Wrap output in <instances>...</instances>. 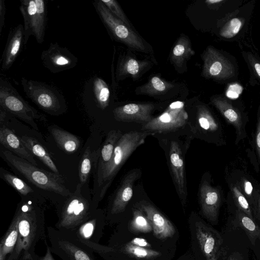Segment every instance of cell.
I'll use <instances>...</instances> for the list:
<instances>
[{"instance_id": "6da1fadb", "label": "cell", "mask_w": 260, "mask_h": 260, "mask_svg": "<svg viewBox=\"0 0 260 260\" xmlns=\"http://www.w3.org/2000/svg\"><path fill=\"white\" fill-rule=\"evenodd\" d=\"M178 238L162 240L153 233H132L122 222L118 223L108 245L88 246L104 260H173Z\"/></svg>"}, {"instance_id": "7a4b0ae2", "label": "cell", "mask_w": 260, "mask_h": 260, "mask_svg": "<svg viewBox=\"0 0 260 260\" xmlns=\"http://www.w3.org/2000/svg\"><path fill=\"white\" fill-rule=\"evenodd\" d=\"M41 205L28 197L18 204L15 212L18 217L17 241L7 260L37 258L35 246L41 240H46L44 210Z\"/></svg>"}, {"instance_id": "3957f363", "label": "cell", "mask_w": 260, "mask_h": 260, "mask_svg": "<svg viewBox=\"0 0 260 260\" xmlns=\"http://www.w3.org/2000/svg\"><path fill=\"white\" fill-rule=\"evenodd\" d=\"M152 134L153 133L147 131H131L121 136L116 144L111 159L97 173L98 185L101 187L99 201L104 196L125 161L139 146L145 143L147 137Z\"/></svg>"}, {"instance_id": "277c9868", "label": "cell", "mask_w": 260, "mask_h": 260, "mask_svg": "<svg viewBox=\"0 0 260 260\" xmlns=\"http://www.w3.org/2000/svg\"><path fill=\"white\" fill-rule=\"evenodd\" d=\"M190 235L189 252L196 260H218L223 240L220 233L198 216L192 215L188 220Z\"/></svg>"}, {"instance_id": "5b68a950", "label": "cell", "mask_w": 260, "mask_h": 260, "mask_svg": "<svg viewBox=\"0 0 260 260\" xmlns=\"http://www.w3.org/2000/svg\"><path fill=\"white\" fill-rule=\"evenodd\" d=\"M79 183L73 193L68 197L58 210L56 229L74 231L94 212L96 206L89 195L84 193V185Z\"/></svg>"}, {"instance_id": "8992f818", "label": "cell", "mask_w": 260, "mask_h": 260, "mask_svg": "<svg viewBox=\"0 0 260 260\" xmlns=\"http://www.w3.org/2000/svg\"><path fill=\"white\" fill-rule=\"evenodd\" d=\"M3 154L10 166L39 188L54 192L64 197L72 194L60 174L39 168L9 150L4 151Z\"/></svg>"}, {"instance_id": "52a82bcc", "label": "cell", "mask_w": 260, "mask_h": 260, "mask_svg": "<svg viewBox=\"0 0 260 260\" xmlns=\"http://www.w3.org/2000/svg\"><path fill=\"white\" fill-rule=\"evenodd\" d=\"M21 84L27 98L45 112L59 115L66 111L64 97L56 88L24 77L21 78Z\"/></svg>"}, {"instance_id": "ba28073f", "label": "cell", "mask_w": 260, "mask_h": 260, "mask_svg": "<svg viewBox=\"0 0 260 260\" xmlns=\"http://www.w3.org/2000/svg\"><path fill=\"white\" fill-rule=\"evenodd\" d=\"M0 107L39 131L36 120L45 121V115L30 106L6 79H0Z\"/></svg>"}, {"instance_id": "9c48e42d", "label": "cell", "mask_w": 260, "mask_h": 260, "mask_svg": "<svg viewBox=\"0 0 260 260\" xmlns=\"http://www.w3.org/2000/svg\"><path fill=\"white\" fill-rule=\"evenodd\" d=\"M50 250L62 260H95L93 250L70 231L47 228Z\"/></svg>"}, {"instance_id": "30bf717a", "label": "cell", "mask_w": 260, "mask_h": 260, "mask_svg": "<svg viewBox=\"0 0 260 260\" xmlns=\"http://www.w3.org/2000/svg\"><path fill=\"white\" fill-rule=\"evenodd\" d=\"M93 5L102 22L116 41L135 50L148 51L141 37L132 27L113 15L101 0L94 1Z\"/></svg>"}, {"instance_id": "8fae6325", "label": "cell", "mask_w": 260, "mask_h": 260, "mask_svg": "<svg viewBox=\"0 0 260 260\" xmlns=\"http://www.w3.org/2000/svg\"><path fill=\"white\" fill-rule=\"evenodd\" d=\"M19 7L23 19L24 45L30 36L42 44L45 35L47 23V2L44 0H20Z\"/></svg>"}, {"instance_id": "7c38bea8", "label": "cell", "mask_w": 260, "mask_h": 260, "mask_svg": "<svg viewBox=\"0 0 260 260\" xmlns=\"http://www.w3.org/2000/svg\"><path fill=\"white\" fill-rule=\"evenodd\" d=\"M188 118L184 103L176 101L171 103L162 114L144 124L142 130L152 133L173 131L184 125Z\"/></svg>"}, {"instance_id": "4fadbf2b", "label": "cell", "mask_w": 260, "mask_h": 260, "mask_svg": "<svg viewBox=\"0 0 260 260\" xmlns=\"http://www.w3.org/2000/svg\"><path fill=\"white\" fill-rule=\"evenodd\" d=\"M41 59L43 66L54 74L71 69L78 62L76 56L57 42L51 43L49 47L42 51Z\"/></svg>"}, {"instance_id": "5bb4252c", "label": "cell", "mask_w": 260, "mask_h": 260, "mask_svg": "<svg viewBox=\"0 0 260 260\" xmlns=\"http://www.w3.org/2000/svg\"><path fill=\"white\" fill-rule=\"evenodd\" d=\"M202 57L204 62L202 75L205 78L225 79L234 75L232 64L213 47H207Z\"/></svg>"}, {"instance_id": "9a60e30c", "label": "cell", "mask_w": 260, "mask_h": 260, "mask_svg": "<svg viewBox=\"0 0 260 260\" xmlns=\"http://www.w3.org/2000/svg\"><path fill=\"white\" fill-rule=\"evenodd\" d=\"M145 213L149 220L154 235L159 239L166 240L179 238V233L174 224L155 207L146 201L136 204Z\"/></svg>"}, {"instance_id": "2e32d148", "label": "cell", "mask_w": 260, "mask_h": 260, "mask_svg": "<svg viewBox=\"0 0 260 260\" xmlns=\"http://www.w3.org/2000/svg\"><path fill=\"white\" fill-rule=\"evenodd\" d=\"M140 173L137 170L130 171L123 178L113 200L107 216L110 223H117L118 216L123 213L133 194V185L139 177Z\"/></svg>"}, {"instance_id": "e0dca14e", "label": "cell", "mask_w": 260, "mask_h": 260, "mask_svg": "<svg viewBox=\"0 0 260 260\" xmlns=\"http://www.w3.org/2000/svg\"><path fill=\"white\" fill-rule=\"evenodd\" d=\"M199 201L202 215L210 223L216 224L221 203L219 189L203 181L199 188Z\"/></svg>"}, {"instance_id": "ac0fdd59", "label": "cell", "mask_w": 260, "mask_h": 260, "mask_svg": "<svg viewBox=\"0 0 260 260\" xmlns=\"http://www.w3.org/2000/svg\"><path fill=\"white\" fill-rule=\"evenodd\" d=\"M169 158L172 178L184 207L186 197L185 167L181 148L176 141L171 142Z\"/></svg>"}, {"instance_id": "d6986e66", "label": "cell", "mask_w": 260, "mask_h": 260, "mask_svg": "<svg viewBox=\"0 0 260 260\" xmlns=\"http://www.w3.org/2000/svg\"><path fill=\"white\" fill-rule=\"evenodd\" d=\"M105 223L104 215L96 210L87 221L71 232L87 246L99 244Z\"/></svg>"}, {"instance_id": "ffe728a7", "label": "cell", "mask_w": 260, "mask_h": 260, "mask_svg": "<svg viewBox=\"0 0 260 260\" xmlns=\"http://www.w3.org/2000/svg\"><path fill=\"white\" fill-rule=\"evenodd\" d=\"M154 109V105L151 103H129L115 108L113 112L117 121L144 124L152 118L151 114Z\"/></svg>"}, {"instance_id": "44dd1931", "label": "cell", "mask_w": 260, "mask_h": 260, "mask_svg": "<svg viewBox=\"0 0 260 260\" xmlns=\"http://www.w3.org/2000/svg\"><path fill=\"white\" fill-rule=\"evenodd\" d=\"M152 66L149 60H139L126 54L119 57L116 70L117 81L130 77L134 80L139 79Z\"/></svg>"}, {"instance_id": "7402d4cb", "label": "cell", "mask_w": 260, "mask_h": 260, "mask_svg": "<svg viewBox=\"0 0 260 260\" xmlns=\"http://www.w3.org/2000/svg\"><path fill=\"white\" fill-rule=\"evenodd\" d=\"M23 43V25L19 24L12 28L8 36L1 58L2 70H8L12 67L21 51Z\"/></svg>"}, {"instance_id": "603a6c76", "label": "cell", "mask_w": 260, "mask_h": 260, "mask_svg": "<svg viewBox=\"0 0 260 260\" xmlns=\"http://www.w3.org/2000/svg\"><path fill=\"white\" fill-rule=\"evenodd\" d=\"M211 101L227 122L235 128L237 136V140L239 141L244 138L246 134L241 113L226 100L221 98L213 97Z\"/></svg>"}, {"instance_id": "cb8c5ba5", "label": "cell", "mask_w": 260, "mask_h": 260, "mask_svg": "<svg viewBox=\"0 0 260 260\" xmlns=\"http://www.w3.org/2000/svg\"><path fill=\"white\" fill-rule=\"evenodd\" d=\"M0 142L9 151L37 166L38 164L34 155L24 145L20 138L3 125L0 128Z\"/></svg>"}, {"instance_id": "d4e9b609", "label": "cell", "mask_w": 260, "mask_h": 260, "mask_svg": "<svg viewBox=\"0 0 260 260\" xmlns=\"http://www.w3.org/2000/svg\"><path fill=\"white\" fill-rule=\"evenodd\" d=\"M194 54L189 38L182 34L174 46L170 59L176 69H181Z\"/></svg>"}, {"instance_id": "484cf974", "label": "cell", "mask_w": 260, "mask_h": 260, "mask_svg": "<svg viewBox=\"0 0 260 260\" xmlns=\"http://www.w3.org/2000/svg\"><path fill=\"white\" fill-rule=\"evenodd\" d=\"M123 222L131 232L136 234L153 233L152 225L143 211L136 205L132 208L131 216Z\"/></svg>"}, {"instance_id": "4316f807", "label": "cell", "mask_w": 260, "mask_h": 260, "mask_svg": "<svg viewBox=\"0 0 260 260\" xmlns=\"http://www.w3.org/2000/svg\"><path fill=\"white\" fill-rule=\"evenodd\" d=\"M48 129L58 146L67 153H74L79 147L80 141L75 135L58 126L53 125Z\"/></svg>"}, {"instance_id": "83f0119b", "label": "cell", "mask_w": 260, "mask_h": 260, "mask_svg": "<svg viewBox=\"0 0 260 260\" xmlns=\"http://www.w3.org/2000/svg\"><path fill=\"white\" fill-rule=\"evenodd\" d=\"M20 138L24 145L33 155L37 157L53 172L60 174L50 155L37 140L26 136H23Z\"/></svg>"}, {"instance_id": "f1b7e54d", "label": "cell", "mask_w": 260, "mask_h": 260, "mask_svg": "<svg viewBox=\"0 0 260 260\" xmlns=\"http://www.w3.org/2000/svg\"><path fill=\"white\" fill-rule=\"evenodd\" d=\"M18 217L15 213L12 222L0 243V260H7L6 258L8 254L10 255L13 252L18 238Z\"/></svg>"}, {"instance_id": "f546056e", "label": "cell", "mask_w": 260, "mask_h": 260, "mask_svg": "<svg viewBox=\"0 0 260 260\" xmlns=\"http://www.w3.org/2000/svg\"><path fill=\"white\" fill-rule=\"evenodd\" d=\"M122 135V133L119 130H112L108 133L103 145L99 152L97 173L111 159L116 144Z\"/></svg>"}, {"instance_id": "4dcf8cb0", "label": "cell", "mask_w": 260, "mask_h": 260, "mask_svg": "<svg viewBox=\"0 0 260 260\" xmlns=\"http://www.w3.org/2000/svg\"><path fill=\"white\" fill-rule=\"evenodd\" d=\"M174 85L158 76L151 77L147 83L138 87L136 94L156 95L164 94L174 87Z\"/></svg>"}, {"instance_id": "1f68e13d", "label": "cell", "mask_w": 260, "mask_h": 260, "mask_svg": "<svg viewBox=\"0 0 260 260\" xmlns=\"http://www.w3.org/2000/svg\"><path fill=\"white\" fill-rule=\"evenodd\" d=\"M235 221L236 223L245 231L252 245H254L257 239L260 240V227L253 218L237 209Z\"/></svg>"}, {"instance_id": "d6a6232c", "label": "cell", "mask_w": 260, "mask_h": 260, "mask_svg": "<svg viewBox=\"0 0 260 260\" xmlns=\"http://www.w3.org/2000/svg\"><path fill=\"white\" fill-rule=\"evenodd\" d=\"M197 120L200 126L205 131L210 133H221V128L218 121L209 109L203 105L197 107Z\"/></svg>"}, {"instance_id": "836d02e7", "label": "cell", "mask_w": 260, "mask_h": 260, "mask_svg": "<svg viewBox=\"0 0 260 260\" xmlns=\"http://www.w3.org/2000/svg\"><path fill=\"white\" fill-rule=\"evenodd\" d=\"M93 91L97 106L105 110L110 101V92L108 84L103 79L96 77L93 81Z\"/></svg>"}, {"instance_id": "e575fe53", "label": "cell", "mask_w": 260, "mask_h": 260, "mask_svg": "<svg viewBox=\"0 0 260 260\" xmlns=\"http://www.w3.org/2000/svg\"><path fill=\"white\" fill-rule=\"evenodd\" d=\"M1 178L23 196L34 192L32 188L20 178L1 168Z\"/></svg>"}, {"instance_id": "d590c367", "label": "cell", "mask_w": 260, "mask_h": 260, "mask_svg": "<svg viewBox=\"0 0 260 260\" xmlns=\"http://www.w3.org/2000/svg\"><path fill=\"white\" fill-rule=\"evenodd\" d=\"M88 146L85 150L81 158L79 166V178L80 182L85 184L91 173L92 165L93 163V158L95 155Z\"/></svg>"}, {"instance_id": "8d00e7d4", "label": "cell", "mask_w": 260, "mask_h": 260, "mask_svg": "<svg viewBox=\"0 0 260 260\" xmlns=\"http://www.w3.org/2000/svg\"><path fill=\"white\" fill-rule=\"evenodd\" d=\"M231 190L238 209L253 219L249 202L241 192L238 185L232 184Z\"/></svg>"}, {"instance_id": "74e56055", "label": "cell", "mask_w": 260, "mask_h": 260, "mask_svg": "<svg viewBox=\"0 0 260 260\" xmlns=\"http://www.w3.org/2000/svg\"><path fill=\"white\" fill-rule=\"evenodd\" d=\"M242 21L238 18H234L228 22L220 32V35L225 38H231L236 36L241 29Z\"/></svg>"}, {"instance_id": "f35d334b", "label": "cell", "mask_w": 260, "mask_h": 260, "mask_svg": "<svg viewBox=\"0 0 260 260\" xmlns=\"http://www.w3.org/2000/svg\"><path fill=\"white\" fill-rule=\"evenodd\" d=\"M109 11L129 26L130 22L118 2L115 0H101Z\"/></svg>"}, {"instance_id": "ab89813d", "label": "cell", "mask_w": 260, "mask_h": 260, "mask_svg": "<svg viewBox=\"0 0 260 260\" xmlns=\"http://www.w3.org/2000/svg\"><path fill=\"white\" fill-rule=\"evenodd\" d=\"M239 187L246 199H248V201L253 206L256 198L253 195V188L252 183L246 178H242Z\"/></svg>"}, {"instance_id": "60d3db41", "label": "cell", "mask_w": 260, "mask_h": 260, "mask_svg": "<svg viewBox=\"0 0 260 260\" xmlns=\"http://www.w3.org/2000/svg\"><path fill=\"white\" fill-rule=\"evenodd\" d=\"M243 90V88L237 83L232 84L229 85L226 92V95L231 99H236L239 98Z\"/></svg>"}, {"instance_id": "b9f144b4", "label": "cell", "mask_w": 260, "mask_h": 260, "mask_svg": "<svg viewBox=\"0 0 260 260\" xmlns=\"http://www.w3.org/2000/svg\"><path fill=\"white\" fill-rule=\"evenodd\" d=\"M6 5L4 0H0V35L5 25Z\"/></svg>"}, {"instance_id": "7bdbcfd3", "label": "cell", "mask_w": 260, "mask_h": 260, "mask_svg": "<svg viewBox=\"0 0 260 260\" xmlns=\"http://www.w3.org/2000/svg\"><path fill=\"white\" fill-rule=\"evenodd\" d=\"M255 146L260 159V114L258 116L255 133Z\"/></svg>"}, {"instance_id": "ee69618b", "label": "cell", "mask_w": 260, "mask_h": 260, "mask_svg": "<svg viewBox=\"0 0 260 260\" xmlns=\"http://www.w3.org/2000/svg\"><path fill=\"white\" fill-rule=\"evenodd\" d=\"M253 208L255 217L260 221V194L257 196Z\"/></svg>"}, {"instance_id": "f6af8a7d", "label": "cell", "mask_w": 260, "mask_h": 260, "mask_svg": "<svg viewBox=\"0 0 260 260\" xmlns=\"http://www.w3.org/2000/svg\"><path fill=\"white\" fill-rule=\"evenodd\" d=\"M36 260H54L51 254L50 248L48 245H47V251L45 255L39 258L37 257Z\"/></svg>"}, {"instance_id": "bcb514c9", "label": "cell", "mask_w": 260, "mask_h": 260, "mask_svg": "<svg viewBox=\"0 0 260 260\" xmlns=\"http://www.w3.org/2000/svg\"><path fill=\"white\" fill-rule=\"evenodd\" d=\"M176 260H196L193 257L191 253L189 251L186 252L183 255L179 256Z\"/></svg>"}, {"instance_id": "7dc6e473", "label": "cell", "mask_w": 260, "mask_h": 260, "mask_svg": "<svg viewBox=\"0 0 260 260\" xmlns=\"http://www.w3.org/2000/svg\"><path fill=\"white\" fill-rule=\"evenodd\" d=\"M8 112L0 107V122L2 123L6 118Z\"/></svg>"}, {"instance_id": "c3c4849f", "label": "cell", "mask_w": 260, "mask_h": 260, "mask_svg": "<svg viewBox=\"0 0 260 260\" xmlns=\"http://www.w3.org/2000/svg\"><path fill=\"white\" fill-rule=\"evenodd\" d=\"M227 260H243L241 256L238 253H233L230 255Z\"/></svg>"}, {"instance_id": "681fc988", "label": "cell", "mask_w": 260, "mask_h": 260, "mask_svg": "<svg viewBox=\"0 0 260 260\" xmlns=\"http://www.w3.org/2000/svg\"><path fill=\"white\" fill-rule=\"evenodd\" d=\"M223 2L222 0H207L206 1L205 3L208 5H211L218 4L219 3H221Z\"/></svg>"}, {"instance_id": "f907efd6", "label": "cell", "mask_w": 260, "mask_h": 260, "mask_svg": "<svg viewBox=\"0 0 260 260\" xmlns=\"http://www.w3.org/2000/svg\"><path fill=\"white\" fill-rule=\"evenodd\" d=\"M254 68L258 76L260 77V64L258 63H255L254 64Z\"/></svg>"}, {"instance_id": "816d5d0a", "label": "cell", "mask_w": 260, "mask_h": 260, "mask_svg": "<svg viewBox=\"0 0 260 260\" xmlns=\"http://www.w3.org/2000/svg\"><path fill=\"white\" fill-rule=\"evenodd\" d=\"M32 260H36V259H32Z\"/></svg>"}]
</instances>
